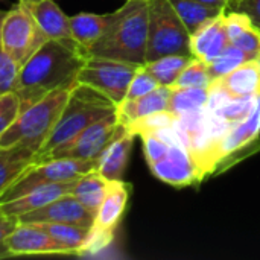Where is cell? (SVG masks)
<instances>
[{"instance_id": "7bdbcfd3", "label": "cell", "mask_w": 260, "mask_h": 260, "mask_svg": "<svg viewBox=\"0 0 260 260\" xmlns=\"http://www.w3.org/2000/svg\"><path fill=\"white\" fill-rule=\"evenodd\" d=\"M5 15H6V11H2V9H0V29H2V21H3Z\"/></svg>"}, {"instance_id": "3957f363", "label": "cell", "mask_w": 260, "mask_h": 260, "mask_svg": "<svg viewBox=\"0 0 260 260\" xmlns=\"http://www.w3.org/2000/svg\"><path fill=\"white\" fill-rule=\"evenodd\" d=\"M73 87L59 88L30 104L0 137V148L23 146L40 154L43 145L53 131Z\"/></svg>"}, {"instance_id": "7a4b0ae2", "label": "cell", "mask_w": 260, "mask_h": 260, "mask_svg": "<svg viewBox=\"0 0 260 260\" xmlns=\"http://www.w3.org/2000/svg\"><path fill=\"white\" fill-rule=\"evenodd\" d=\"M148 0H126L125 5L111 12V21L107 30L88 50L87 56L145 66L148 47Z\"/></svg>"}, {"instance_id": "7c38bea8", "label": "cell", "mask_w": 260, "mask_h": 260, "mask_svg": "<svg viewBox=\"0 0 260 260\" xmlns=\"http://www.w3.org/2000/svg\"><path fill=\"white\" fill-rule=\"evenodd\" d=\"M6 250L11 257L17 256H72V253L58 241H55L38 224L18 222L14 232L5 239Z\"/></svg>"}, {"instance_id": "277c9868", "label": "cell", "mask_w": 260, "mask_h": 260, "mask_svg": "<svg viewBox=\"0 0 260 260\" xmlns=\"http://www.w3.org/2000/svg\"><path fill=\"white\" fill-rule=\"evenodd\" d=\"M116 111V105L96 90L76 84L49 139L43 145L38 160L46 158L52 151L67 145L93 122Z\"/></svg>"}, {"instance_id": "d6986e66", "label": "cell", "mask_w": 260, "mask_h": 260, "mask_svg": "<svg viewBox=\"0 0 260 260\" xmlns=\"http://www.w3.org/2000/svg\"><path fill=\"white\" fill-rule=\"evenodd\" d=\"M136 134L126 128L107 146L98 160L96 171L108 181L123 180V174L128 165V158L133 149Z\"/></svg>"}, {"instance_id": "e575fe53", "label": "cell", "mask_w": 260, "mask_h": 260, "mask_svg": "<svg viewBox=\"0 0 260 260\" xmlns=\"http://www.w3.org/2000/svg\"><path fill=\"white\" fill-rule=\"evenodd\" d=\"M20 66L0 47V96L14 91Z\"/></svg>"}, {"instance_id": "44dd1931", "label": "cell", "mask_w": 260, "mask_h": 260, "mask_svg": "<svg viewBox=\"0 0 260 260\" xmlns=\"http://www.w3.org/2000/svg\"><path fill=\"white\" fill-rule=\"evenodd\" d=\"M233 98L259 96L260 94V61L251 59L216 79Z\"/></svg>"}, {"instance_id": "ffe728a7", "label": "cell", "mask_w": 260, "mask_h": 260, "mask_svg": "<svg viewBox=\"0 0 260 260\" xmlns=\"http://www.w3.org/2000/svg\"><path fill=\"white\" fill-rule=\"evenodd\" d=\"M70 30L73 40L81 47V50L87 55L88 50L94 46V43L104 35L110 21V14H93V12H79L69 17Z\"/></svg>"}, {"instance_id": "603a6c76", "label": "cell", "mask_w": 260, "mask_h": 260, "mask_svg": "<svg viewBox=\"0 0 260 260\" xmlns=\"http://www.w3.org/2000/svg\"><path fill=\"white\" fill-rule=\"evenodd\" d=\"M108 186H110L108 180H105L98 171H91L75 180L70 193L82 206H85L88 210L96 213L107 195Z\"/></svg>"}, {"instance_id": "7402d4cb", "label": "cell", "mask_w": 260, "mask_h": 260, "mask_svg": "<svg viewBox=\"0 0 260 260\" xmlns=\"http://www.w3.org/2000/svg\"><path fill=\"white\" fill-rule=\"evenodd\" d=\"M37 160L38 155L27 148H0V197L21 175V172Z\"/></svg>"}, {"instance_id": "9a60e30c", "label": "cell", "mask_w": 260, "mask_h": 260, "mask_svg": "<svg viewBox=\"0 0 260 260\" xmlns=\"http://www.w3.org/2000/svg\"><path fill=\"white\" fill-rule=\"evenodd\" d=\"M260 136V94L256 98L254 108L241 122L230 126L227 134L219 142L215 151V165L224 161L227 157L245 149Z\"/></svg>"}, {"instance_id": "d6a6232c", "label": "cell", "mask_w": 260, "mask_h": 260, "mask_svg": "<svg viewBox=\"0 0 260 260\" xmlns=\"http://www.w3.org/2000/svg\"><path fill=\"white\" fill-rule=\"evenodd\" d=\"M158 85L160 84L152 76V73L145 66H140L137 69V72L134 73L131 82H129V87H128V91H126V98L125 99H136V98H140L143 94H148L152 90H155Z\"/></svg>"}, {"instance_id": "cb8c5ba5", "label": "cell", "mask_w": 260, "mask_h": 260, "mask_svg": "<svg viewBox=\"0 0 260 260\" xmlns=\"http://www.w3.org/2000/svg\"><path fill=\"white\" fill-rule=\"evenodd\" d=\"M171 3L190 35L207 21L225 12L221 8L209 6L197 0H171Z\"/></svg>"}, {"instance_id": "d4e9b609", "label": "cell", "mask_w": 260, "mask_h": 260, "mask_svg": "<svg viewBox=\"0 0 260 260\" xmlns=\"http://www.w3.org/2000/svg\"><path fill=\"white\" fill-rule=\"evenodd\" d=\"M38 225L43 227L55 241L62 244L72 253V256L82 254L91 230L75 224H38Z\"/></svg>"}, {"instance_id": "8d00e7d4", "label": "cell", "mask_w": 260, "mask_h": 260, "mask_svg": "<svg viewBox=\"0 0 260 260\" xmlns=\"http://www.w3.org/2000/svg\"><path fill=\"white\" fill-rule=\"evenodd\" d=\"M225 12H241L260 30V0H229Z\"/></svg>"}, {"instance_id": "5b68a950", "label": "cell", "mask_w": 260, "mask_h": 260, "mask_svg": "<svg viewBox=\"0 0 260 260\" xmlns=\"http://www.w3.org/2000/svg\"><path fill=\"white\" fill-rule=\"evenodd\" d=\"M146 62L166 55H192L190 34L174 9L171 0H148Z\"/></svg>"}, {"instance_id": "4316f807", "label": "cell", "mask_w": 260, "mask_h": 260, "mask_svg": "<svg viewBox=\"0 0 260 260\" xmlns=\"http://www.w3.org/2000/svg\"><path fill=\"white\" fill-rule=\"evenodd\" d=\"M192 58L193 56L189 55H166L146 62L145 67L152 73V76L157 79L160 85L172 87Z\"/></svg>"}, {"instance_id": "f35d334b", "label": "cell", "mask_w": 260, "mask_h": 260, "mask_svg": "<svg viewBox=\"0 0 260 260\" xmlns=\"http://www.w3.org/2000/svg\"><path fill=\"white\" fill-rule=\"evenodd\" d=\"M17 224H18V218L9 216V215L0 212V244H3L5 239L14 232Z\"/></svg>"}, {"instance_id": "ac0fdd59", "label": "cell", "mask_w": 260, "mask_h": 260, "mask_svg": "<svg viewBox=\"0 0 260 260\" xmlns=\"http://www.w3.org/2000/svg\"><path fill=\"white\" fill-rule=\"evenodd\" d=\"M75 181H67V183H52V184H43L38 186L11 201H5L0 203V212L9 215V216H15L20 218L24 213L34 212L46 204H49L50 201L59 198L61 195L70 193L72 187H73Z\"/></svg>"}, {"instance_id": "52a82bcc", "label": "cell", "mask_w": 260, "mask_h": 260, "mask_svg": "<svg viewBox=\"0 0 260 260\" xmlns=\"http://www.w3.org/2000/svg\"><path fill=\"white\" fill-rule=\"evenodd\" d=\"M139 67L131 62L87 56L78 72L76 84L96 90L117 107L126 98L129 82Z\"/></svg>"}, {"instance_id": "5bb4252c", "label": "cell", "mask_w": 260, "mask_h": 260, "mask_svg": "<svg viewBox=\"0 0 260 260\" xmlns=\"http://www.w3.org/2000/svg\"><path fill=\"white\" fill-rule=\"evenodd\" d=\"M24 6L30 11L35 21L38 23L40 29L47 37V40H55V41H59V43L69 46V47L81 50V47L73 40V35L70 30L69 15H66L62 12V9L56 5L55 0H41L37 3L24 5Z\"/></svg>"}, {"instance_id": "8992f818", "label": "cell", "mask_w": 260, "mask_h": 260, "mask_svg": "<svg viewBox=\"0 0 260 260\" xmlns=\"http://www.w3.org/2000/svg\"><path fill=\"white\" fill-rule=\"evenodd\" d=\"M98 161L82 160L72 157H50L44 160H37L27 166L21 175L5 190L0 197V203L11 201L38 186L52 183H67L75 181L79 177L96 171Z\"/></svg>"}, {"instance_id": "74e56055", "label": "cell", "mask_w": 260, "mask_h": 260, "mask_svg": "<svg viewBox=\"0 0 260 260\" xmlns=\"http://www.w3.org/2000/svg\"><path fill=\"white\" fill-rule=\"evenodd\" d=\"M232 98L233 96L218 81H212V84L209 85V96H207V105H206V108L210 113H215L222 105H225Z\"/></svg>"}, {"instance_id": "484cf974", "label": "cell", "mask_w": 260, "mask_h": 260, "mask_svg": "<svg viewBox=\"0 0 260 260\" xmlns=\"http://www.w3.org/2000/svg\"><path fill=\"white\" fill-rule=\"evenodd\" d=\"M209 88L204 87H192V88H172L169 111L175 114V117L201 111L207 105Z\"/></svg>"}, {"instance_id": "f1b7e54d", "label": "cell", "mask_w": 260, "mask_h": 260, "mask_svg": "<svg viewBox=\"0 0 260 260\" xmlns=\"http://www.w3.org/2000/svg\"><path fill=\"white\" fill-rule=\"evenodd\" d=\"M212 84L207 62L198 58H192L190 62L183 69L180 73L177 82L172 85V88H192V87H204L209 88Z\"/></svg>"}, {"instance_id": "b9f144b4", "label": "cell", "mask_w": 260, "mask_h": 260, "mask_svg": "<svg viewBox=\"0 0 260 260\" xmlns=\"http://www.w3.org/2000/svg\"><path fill=\"white\" fill-rule=\"evenodd\" d=\"M37 2H41V0H18V3H21V5H30V3H37Z\"/></svg>"}, {"instance_id": "9c48e42d", "label": "cell", "mask_w": 260, "mask_h": 260, "mask_svg": "<svg viewBox=\"0 0 260 260\" xmlns=\"http://www.w3.org/2000/svg\"><path fill=\"white\" fill-rule=\"evenodd\" d=\"M128 201L129 184H126L123 180L110 181L107 195L96 212L94 224L90 230L87 245L81 256L96 254L98 251L107 248L111 244L114 233L125 215Z\"/></svg>"}, {"instance_id": "6da1fadb", "label": "cell", "mask_w": 260, "mask_h": 260, "mask_svg": "<svg viewBox=\"0 0 260 260\" xmlns=\"http://www.w3.org/2000/svg\"><path fill=\"white\" fill-rule=\"evenodd\" d=\"M85 59L87 56L81 50L47 40L20 67L14 91L20 98L21 110L55 90L75 87L78 72Z\"/></svg>"}, {"instance_id": "83f0119b", "label": "cell", "mask_w": 260, "mask_h": 260, "mask_svg": "<svg viewBox=\"0 0 260 260\" xmlns=\"http://www.w3.org/2000/svg\"><path fill=\"white\" fill-rule=\"evenodd\" d=\"M247 61H251L247 56V53H244L239 47H236L235 44L230 43L212 62L207 64L210 79L216 81V79L229 75L230 72H233L235 69H238L239 66H242Z\"/></svg>"}, {"instance_id": "2e32d148", "label": "cell", "mask_w": 260, "mask_h": 260, "mask_svg": "<svg viewBox=\"0 0 260 260\" xmlns=\"http://www.w3.org/2000/svg\"><path fill=\"white\" fill-rule=\"evenodd\" d=\"M171 94H172V87L158 85L155 90H152L148 94H143L136 99L122 101L116 107V114H117L120 125L126 128L139 119H143L154 113L168 111Z\"/></svg>"}, {"instance_id": "f546056e", "label": "cell", "mask_w": 260, "mask_h": 260, "mask_svg": "<svg viewBox=\"0 0 260 260\" xmlns=\"http://www.w3.org/2000/svg\"><path fill=\"white\" fill-rule=\"evenodd\" d=\"M257 96H244V98H232L225 105H222L219 110H216L213 114L225 119L229 123L235 125L241 120H244L251 110L254 108Z\"/></svg>"}, {"instance_id": "4dcf8cb0", "label": "cell", "mask_w": 260, "mask_h": 260, "mask_svg": "<svg viewBox=\"0 0 260 260\" xmlns=\"http://www.w3.org/2000/svg\"><path fill=\"white\" fill-rule=\"evenodd\" d=\"M175 114L168 111H160V113H154L151 116H146L143 119L136 120L134 123H131L129 126H126L128 131H131L136 136H142L146 133H155L160 131L163 128L172 126L175 123Z\"/></svg>"}, {"instance_id": "8fae6325", "label": "cell", "mask_w": 260, "mask_h": 260, "mask_svg": "<svg viewBox=\"0 0 260 260\" xmlns=\"http://www.w3.org/2000/svg\"><path fill=\"white\" fill-rule=\"evenodd\" d=\"M96 213L82 206L72 193L61 195L49 204L24 213L18 218V222L26 224H75L91 229Z\"/></svg>"}, {"instance_id": "e0dca14e", "label": "cell", "mask_w": 260, "mask_h": 260, "mask_svg": "<svg viewBox=\"0 0 260 260\" xmlns=\"http://www.w3.org/2000/svg\"><path fill=\"white\" fill-rule=\"evenodd\" d=\"M224 14L203 24L190 35V50L193 58L212 62L229 44V37L224 26Z\"/></svg>"}, {"instance_id": "60d3db41", "label": "cell", "mask_w": 260, "mask_h": 260, "mask_svg": "<svg viewBox=\"0 0 260 260\" xmlns=\"http://www.w3.org/2000/svg\"><path fill=\"white\" fill-rule=\"evenodd\" d=\"M8 257H11V254H9V251L6 250V245H5V242H3V244H0V259H8Z\"/></svg>"}, {"instance_id": "ee69618b", "label": "cell", "mask_w": 260, "mask_h": 260, "mask_svg": "<svg viewBox=\"0 0 260 260\" xmlns=\"http://www.w3.org/2000/svg\"><path fill=\"white\" fill-rule=\"evenodd\" d=\"M0 2H2V0H0Z\"/></svg>"}, {"instance_id": "30bf717a", "label": "cell", "mask_w": 260, "mask_h": 260, "mask_svg": "<svg viewBox=\"0 0 260 260\" xmlns=\"http://www.w3.org/2000/svg\"><path fill=\"white\" fill-rule=\"evenodd\" d=\"M125 129L120 125L116 111L93 122L84 131H81L73 140L67 145L52 151L46 158L50 157H72L82 160H94L98 161L107 146ZM44 160V158H43Z\"/></svg>"}, {"instance_id": "836d02e7", "label": "cell", "mask_w": 260, "mask_h": 260, "mask_svg": "<svg viewBox=\"0 0 260 260\" xmlns=\"http://www.w3.org/2000/svg\"><path fill=\"white\" fill-rule=\"evenodd\" d=\"M236 47H239L250 59L260 61V30L253 24H248L233 41Z\"/></svg>"}, {"instance_id": "ab89813d", "label": "cell", "mask_w": 260, "mask_h": 260, "mask_svg": "<svg viewBox=\"0 0 260 260\" xmlns=\"http://www.w3.org/2000/svg\"><path fill=\"white\" fill-rule=\"evenodd\" d=\"M200 3H204V5H209V6H215V8H221L225 11V6L229 3V0H197Z\"/></svg>"}, {"instance_id": "4fadbf2b", "label": "cell", "mask_w": 260, "mask_h": 260, "mask_svg": "<svg viewBox=\"0 0 260 260\" xmlns=\"http://www.w3.org/2000/svg\"><path fill=\"white\" fill-rule=\"evenodd\" d=\"M149 168L158 180L175 187L189 186L203 177L198 165L184 145L169 146L166 155Z\"/></svg>"}, {"instance_id": "1f68e13d", "label": "cell", "mask_w": 260, "mask_h": 260, "mask_svg": "<svg viewBox=\"0 0 260 260\" xmlns=\"http://www.w3.org/2000/svg\"><path fill=\"white\" fill-rule=\"evenodd\" d=\"M21 113V102L15 91H9L0 96V137L15 122Z\"/></svg>"}, {"instance_id": "d590c367", "label": "cell", "mask_w": 260, "mask_h": 260, "mask_svg": "<svg viewBox=\"0 0 260 260\" xmlns=\"http://www.w3.org/2000/svg\"><path fill=\"white\" fill-rule=\"evenodd\" d=\"M143 140V152H145V158L148 161V165H154L157 163L161 157L166 155L169 145L157 134V133H146L140 136Z\"/></svg>"}, {"instance_id": "ba28073f", "label": "cell", "mask_w": 260, "mask_h": 260, "mask_svg": "<svg viewBox=\"0 0 260 260\" xmlns=\"http://www.w3.org/2000/svg\"><path fill=\"white\" fill-rule=\"evenodd\" d=\"M46 41L47 37L24 5L18 3L12 9L6 11L0 29V47L20 67Z\"/></svg>"}]
</instances>
